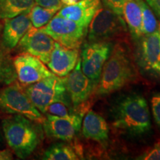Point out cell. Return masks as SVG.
I'll return each instance as SVG.
<instances>
[{
    "label": "cell",
    "mask_w": 160,
    "mask_h": 160,
    "mask_svg": "<svg viewBox=\"0 0 160 160\" xmlns=\"http://www.w3.org/2000/svg\"><path fill=\"white\" fill-rule=\"evenodd\" d=\"M106 61L96 86V94L105 96L122 88L134 79L136 71L130 53L120 42Z\"/></svg>",
    "instance_id": "1"
},
{
    "label": "cell",
    "mask_w": 160,
    "mask_h": 160,
    "mask_svg": "<svg viewBox=\"0 0 160 160\" xmlns=\"http://www.w3.org/2000/svg\"><path fill=\"white\" fill-rule=\"evenodd\" d=\"M55 42L68 48L79 49L88 33V28L74 21L56 15L40 28Z\"/></svg>",
    "instance_id": "7"
},
{
    "label": "cell",
    "mask_w": 160,
    "mask_h": 160,
    "mask_svg": "<svg viewBox=\"0 0 160 160\" xmlns=\"http://www.w3.org/2000/svg\"><path fill=\"white\" fill-rule=\"evenodd\" d=\"M2 131L8 145L21 159L29 157L39 143L36 126L22 116L14 115L4 119Z\"/></svg>",
    "instance_id": "2"
},
{
    "label": "cell",
    "mask_w": 160,
    "mask_h": 160,
    "mask_svg": "<svg viewBox=\"0 0 160 160\" xmlns=\"http://www.w3.org/2000/svg\"><path fill=\"white\" fill-rule=\"evenodd\" d=\"M80 0H61V2L64 5H71L78 2Z\"/></svg>",
    "instance_id": "29"
},
{
    "label": "cell",
    "mask_w": 160,
    "mask_h": 160,
    "mask_svg": "<svg viewBox=\"0 0 160 160\" xmlns=\"http://www.w3.org/2000/svg\"><path fill=\"white\" fill-rule=\"evenodd\" d=\"M139 159L144 160H160V142H158L153 147L145 152Z\"/></svg>",
    "instance_id": "25"
},
{
    "label": "cell",
    "mask_w": 160,
    "mask_h": 160,
    "mask_svg": "<svg viewBox=\"0 0 160 160\" xmlns=\"http://www.w3.org/2000/svg\"><path fill=\"white\" fill-rule=\"evenodd\" d=\"M137 49L139 65L145 71L160 78V28L139 39Z\"/></svg>",
    "instance_id": "10"
},
{
    "label": "cell",
    "mask_w": 160,
    "mask_h": 160,
    "mask_svg": "<svg viewBox=\"0 0 160 160\" xmlns=\"http://www.w3.org/2000/svg\"><path fill=\"white\" fill-rule=\"evenodd\" d=\"M55 40L40 28L32 27L19 41L23 50L39 59L44 64L48 62L55 45Z\"/></svg>",
    "instance_id": "12"
},
{
    "label": "cell",
    "mask_w": 160,
    "mask_h": 160,
    "mask_svg": "<svg viewBox=\"0 0 160 160\" xmlns=\"http://www.w3.org/2000/svg\"><path fill=\"white\" fill-rule=\"evenodd\" d=\"M160 28L154 13L145 2H142V29L143 35L152 33Z\"/></svg>",
    "instance_id": "22"
},
{
    "label": "cell",
    "mask_w": 160,
    "mask_h": 160,
    "mask_svg": "<svg viewBox=\"0 0 160 160\" xmlns=\"http://www.w3.org/2000/svg\"><path fill=\"white\" fill-rule=\"evenodd\" d=\"M59 11L57 9L47 8L39 5H34L29 13L32 25L36 28H41L47 25L56 13Z\"/></svg>",
    "instance_id": "21"
},
{
    "label": "cell",
    "mask_w": 160,
    "mask_h": 160,
    "mask_svg": "<svg viewBox=\"0 0 160 160\" xmlns=\"http://www.w3.org/2000/svg\"><path fill=\"white\" fill-rule=\"evenodd\" d=\"M35 3V0H0V19L30 13Z\"/></svg>",
    "instance_id": "19"
},
{
    "label": "cell",
    "mask_w": 160,
    "mask_h": 160,
    "mask_svg": "<svg viewBox=\"0 0 160 160\" xmlns=\"http://www.w3.org/2000/svg\"><path fill=\"white\" fill-rule=\"evenodd\" d=\"M113 125L134 134H142L151 128L149 108L145 98L130 95L119 103Z\"/></svg>",
    "instance_id": "3"
},
{
    "label": "cell",
    "mask_w": 160,
    "mask_h": 160,
    "mask_svg": "<svg viewBox=\"0 0 160 160\" xmlns=\"http://www.w3.org/2000/svg\"><path fill=\"white\" fill-rule=\"evenodd\" d=\"M125 20L108 8L101 6L88 28V41L111 42L116 39H122L127 35Z\"/></svg>",
    "instance_id": "4"
},
{
    "label": "cell",
    "mask_w": 160,
    "mask_h": 160,
    "mask_svg": "<svg viewBox=\"0 0 160 160\" xmlns=\"http://www.w3.org/2000/svg\"><path fill=\"white\" fill-rule=\"evenodd\" d=\"M151 108L156 123L160 127V93H156L152 97Z\"/></svg>",
    "instance_id": "24"
},
{
    "label": "cell",
    "mask_w": 160,
    "mask_h": 160,
    "mask_svg": "<svg viewBox=\"0 0 160 160\" xmlns=\"http://www.w3.org/2000/svg\"><path fill=\"white\" fill-rule=\"evenodd\" d=\"M37 5L47 8L59 10L62 7L61 0H35Z\"/></svg>",
    "instance_id": "26"
},
{
    "label": "cell",
    "mask_w": 160,
    "mask_h": 160,
    "mask_svg": "<svg viewBox=\"0 0 160 160\" xmlns=\"http://www.w3.org/2000/svg\"><path fill=\"white\" fill-rule=\"evenodd\" d=\"M111 42L107 41H88L83 45L81 54L82 72L98 83L102 71L111 51Z\"/></svg>",
    "instance_id": "8"
},
{
    "label": "cell",
    "mask_w": 160,
    "mask_h": 160,
    "mask_svg": "<svg viewBox=\"0 0 160 160\" xmlns=\"http://www.w3.org/2000/svg\"><path fill=\"white\" fill-rule=\"evenodd\" d=\"M13 159V156L8 150H0V160Z\"/></svg>",
    "instance_id": "28"
},
{
    "label": "cell",
    "mask_w": 160,
    "mask_h": 160,
    "mask_svg": "<svg viewBox=\"0 0 160 160\" xmlns=\"http://www.w3.org/2000/svg\"><path fill=\"white\" fill-rule=\"evenodd\" d=\"M143 0H126L123 5L122 16L133 39L143 36L142 29V2Z\"/></svg>",
    "instance_id": "18"
},
{
    "label": "cell",
    "mask_w": 160,
    "mask_h": 160,
    "mask_svg": "<svg viewBox=\"0 0 160 160\" xmlns=\"http://www.w3.org/2000/svg\"><path fill=\"white\" fill-rule=\"evenodd\" d=\"M100 0H80L62 8L57 15L71 19L88 28L93 16L101 7Z\"/></svg>",
    "instance_id": "15"
},
{
    "label": "cell",
    "mask_w": 160,
    "mask_h": 160,
    "mask_svg": "<svg viewBox=\"0 0 160 160\" xmlns=\"http://www.w3.org/2000/svg\"><path fill=\"white\" fill-rule=\"evenodd\" d=\"M77 148H73L65 143H57L46 150L42 159L45 160H77L82 159V155Z\"/></svg>",
    "instance_id": "20"
},
{
    "label": "cell",
    "mask_w": 160,
    "mask_h": 160,
    "mask_svg": "<svg viewBox=\"0 0 160 160\" xmlns=\"http://www.w3.org/2000/svg\"><path fill=\"white\" fill-rule=\"evenodd\" d=\"M105 7L108 8L117 14L122 17L123 5L126 0H102Z\"/></svg>",
    "instance_id": "23"
},
{
    "label": "cell",
    "mask_w": 160,
    "mask_h": 160,
    "mask_svg": "<svg viewBox=\"0 0 160 160\" xmlns=\"http://www.w3.org/2000/svg\"><path fill=\"white\" fill-rule=\"evenodd\" d=\"M145 1L160 21V0H145Z\"/></svg>",
    "instance_id": "27"
},
{
    "label": "cell",
    "mask_w": 160,
    "mask_h": 160,
    "mask_svg": "<svg viewBox=\"0 0 160 160\" xmlns=\"http://www.w3.org/2000/svg\"><path fill=\"white\" fill-rule=\"evenodd\" d=\"M13 65L18 79L22 85H30L53 75L41 60L27 52L17 56Z\"/></svg>",
    "instance_id": "11"
},
{
    "label": "cell",
    "mask_w": 160,
    "mask_h": 160,
    "mask_svg": "<svg viewBox=\"0 0 160 160\" xmlns=\"http://www.w3.org/2000/svg\"><path fill=\"white\" fill-rule=\"evenodd\" d=\"M82 118L68 119L48 114L43 122L48 136L63 141H71L75 137L82 126Z\"/></svg>",
    "instance_id": "13"
},
{
    "label": "cell",
    "mask_w": 160,
    "mask_h": 160,
    "mask_svg": "<svg viewBox=\"0 0 160 160\" xmlns=\"http://www.w3.org/2000/svg\"><path fill=\"white\" fill-rule=\"evenodd\" d=\"M64 78L67 93L74 107L88 102L97 85L82 72L80 57L73 71Z\"/></svg>",
    "instance_id": "9"
},
{
    "label": "cell",
    "mask_w": 160,
    "mask_h": 160,
    "mask_svg": "<svg viewBox=\"0 0 160 160\" xmlns=\"http://www.w3.org/2000/svg\"><path fill=\"white\" fill-rule=\"evenodd\" d=\"M79 58V49L68 48L56 42L47 65L53 74L65 77L73 71Z\"/></svg>",
    "instance_id": "14"
},
{
    "label": "cell",
    "mask_w": 160,
    "mask_h": 160,
    "mask_svg": "<svg viewBox=\"0 0 160 160\" xmlns=\"http://www.w3.org/2000/svg\"><path fill=\"white\" fill-rule=\"evenodd\" d=\"M26 93L36 108L45 113L48 107L57 102H68V94L65 88V78L55 74L29 85Z\"/></svg>",
    "instance_id": "5"
},
{
    "label": "cell",
    "mask_w": 160,
    "mask_h": 160,
    "mask_svg": "<svg viewBox=\"0 0 160 160\" xmlns=\"http://www.w3.org/2000/svg\"><path fill=\"white\" fill-rule=\"evenodd\" d=\"M3 74V67L2 64L1 62H0V79H1V77H2Z\"/></svg>",
    "instance_id": "30"
},
{
    "label": "cell",
    "mask_w": 160,
    "mask_h": 160,
    "mask_svg": "<svg viewBox=\"0 0 160 160\" xmlns=\"http://www.w3.org/2000/svg\"><path fill=\"white\" fill-rule=\"evenodd\" d=\"M32 26L29 13L5 19L2 35L5 47L9 49L15 48Z\"/></svg>",
    "instance_id": "16"
},
{
    "label": "cell",
    "mask_w": 160,
    "mask_h": 160,
    "mask_svg": "<svg viewBox=\"0 0 160 160\" xmlns=\"http://www.w3.org/2000/svg\"><path fill=\"white\" fill-rule=\"evenodd\" d=\"M82 134L87 139L103 142L108 139L109 128L107 122L102 117L90 110L82 121Z\"/></svg>",
    "instance_id": "17"
},
{
    "label": "cell",
    "mask_w": 160,
    "mask_h": 160,
    "mask_svg": "<svg viewBox=\"0 0 160 160\" xmlns=\"http://www.w3.org/2000/svg\"><path fill=\"white\" fill-rule=\"evenodd\" d=\"M0 110L5 113L25 117L43 124L45 117L33 105L25 91L15 83L0 91Z\"/></svg>",
    "instance_id": "6"
}]
</instances>
